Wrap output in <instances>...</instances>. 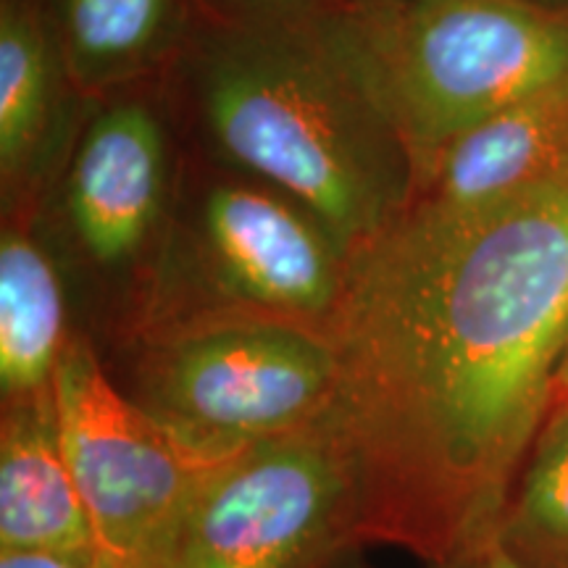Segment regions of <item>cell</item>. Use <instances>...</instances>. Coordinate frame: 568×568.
<instances>
[{"instance_id": "obj_6", "label": "cell", "mask_w": 568, "mask_h": 568, "mask_svg": "<svg viewBox=\"0 0 568 568\" xmlns=\"http://www.w3.org/2000/svg\"><path fill=\"white\" fill-rule=\"evenodd\" d=\"M345 450L324 424L219 460L142 568H361Z\"/></svg>"}, {"instance_id": "obj_4", "label": "cell", "mask_w": 568, "mask_h": 568, "mask_svg": "<svg viewBox=\"0 0 568 568\" xmlns=\"http://www.w3.org/2000/svg\"><path fill=\"white\" fill-rule=\"evenodd\" d=\"M176 209V205H174ZM347 255L301 205L219 166L169 216L126 343L195 318L251 316L329 329Z\"/></svg>"}, {"instance_id": "obj_17", "label": "cell", "mask_w": 568, "mask_h": 568, "mask_svg": "<svg viewBox=\"0 0 568 568\" xmlns=\"http://www.w3.org/2000/svg\"><path fill=\"white\" fill-rule=\"evenodd\" d=\"M426 568H514V564L503 556V550L497 548L493 539V542L460 552V556L437 560V564H426Z\"/></svg>"}, {"instance_id": "obj_15", "label": "cell", "mask_w": 568, "mask_h": 568, "mask_svg": "<svg viewBox=\"0 0 568 568\" xmlns=\"http://www.w3.org/2000/svg\"><path fill=\"white\" fill-rule=\"evenodd\" d=\"M326 0H193L197 17L222 24H276L322 11Z\"/></svg>"}, {"instance_id": "obj_12", "label": "cell", "mask_w": 568, "mask_h": 568, "mask_svg": "<svg viewBox=\"0 0 568 568\" xmlns=\"http://www.w3.org/2000/svg\"><path fill=\"white\" fill-rule=\"evenodd\" d=\"M61 88L74 90L40 0H0V180L6 203L30 193L53 151Z\"/></svg>"}, {"instance_id": "obj_8", "label": "cell", "mask_w": 568, "mask_h": 568, "mask_svg": "<svg viewBox=\"0 0 568 568\" xmlns=\"http://www.w3.org/2000/svg\"><path fill=\"white\" fill-rule=\"evenodd\" d=\"M172 145L159 103L138 88L103 98L74 140L61 211L77 253L105 274L161 251L174 209Z\"/></svg>"}, {"instance_id": "obj_11", "label": "cell", "mask_w": 568, "mask_h": 568, "mask_svg": "<svg viewBox=\"0 0 568 568\" xmlns=\"http://www.w3.org/2000/svg\"><path fill=\"white\" fill-rule=\"evenodd\" d=\"M98 550L59 437L53 393L3 403L0 552Z\"/></svg>"}, {"instance_id": "obj_10", "label": "cell", "mask_w": 568, "mask_h": 568, "mask_svg": "<svg viewBox=\"0 0 568 568\" xmlns=\"http://www.w3.org/2000/svg\"><path fill=\"white\" fill-rule=\"evenodd\" d=\"M74 92L109 98L169 74L197 21L193 0H40Z\"/></svg>"}, {"instance_id": "obj_13", "label": "cell", "mask_w": 568, "mask_h": 568, "mask_svg": "<svg viewBox=\"0 0 568 568\" xmlns=\"http://www.w3.org/2000/svg\"><path fill=\"white\" fill-rule=\"evenodd\" d=\"M67 287L53 251L30 226L6 222L0 234V395L3 403L53 393L67 347Z\"/></svg>"}, {"instance_id": "obj_9", "label": "cell", "mask_w": 568, "mask_h": 568, "mask_svg": "<svg viewBox=\"0 0 568 568\" xmlns=\"http://www.w3.org/2000/svg\"><path fill=\"white\" fill-rule=\"evenodd\" d=\"M568 166V80L458 134L416 172L406 213L464 216L516 197Z\"/></svg>"}, {"instance_id": "obj_5", "label": "cell", "mask_w": 568, "mask_h": 568, "mask_svg": "<svg viewBox=\"0 0 568 568\" xmlns=\"http://www.w3.org/2000/svg\"><path fill=\"white\" fill-rule=\"evenodd\" d=\"M124 393L211 458L322 424L337 393L324 332L219 316L132 339Z\"/></svg>"}, {"instance_id": "obj_19", "label": "cell", "mask_w": 568, "mask_h": 568, "mask_svg": "<svg viewBox=\"0 0 568 568\" xmlns=\"http://www.w3.org/2000/svg\"><path fill=\"white\" fill-rule=\"evenodd\" d=\"M542 3H548V6H552V9L568 11V0H542Z\"/></svg>"}, {"instance_id": "obj_14", "label": "cell", "mask_w": 568, "mask_h": 568, "mask_svg": "<svg viewBox=\"0 0 568 568\" xmlns=\"http://www.w3.org/2000/svg\"><path fill=\"white\" fill-rule=\"evenodd\" d=\"M495 545L514 568H568V397L552 400L518 468Z\"/></svg>"}, {"instance_id": "obj_3", "label": "cell", "mask_w": 568, "mask_h": 568, "mask_svg": "<svg viewBox=\"0 0 568 568\" xmlns=\"http://www.w3.org/2000/svg\"><path fill=\"white\" fill-rule=\"evenodd\" d=\"M322 30L418 166L568 80V11L542 0H326Z\"/></svg>"}, {"instance_id": "obj_1", "label": "cell", "mask_w": 568, "mask_h": 568, "mask_svg": "<svg viewBox=\"0 0 568 568\" xmlns=\"http://www.w3.org/2000/svg\"><path fill=\"white\" fill-rule=\"evenodd\" d=\"M324 426L366 545L493 542L568 351V166L464 216L403 213L347 264Z\"/></svg>"}, {"instance_id": "obj_16", "label": "cell", "mask_w": 568, "mask_h": 568, "mask_svg": "<svg viewBox=\"0 0 568 568\" xmlns=\"http://www.w3.org/2000/svg\"><path fill=\"white\" fill-rule=\"evenodd\" d=\"M0 568H119L101 550L90 552H0Z\"/></svg>"}, {"instance_id": "obj_7", "label": "cell", "mask_w": 568, "mask_h": 568, "mask_svg": "<svg viewBox=\"0 0 568 568\" xmlns=\"http://www.w3.org/2000/svg\"><path fill=\"white\" fill-rule=\"evenodd\" d=\"M53 403L63 458L98 550L119 568H142L219 458L195 450L132 400L80 335L55 372Z\"/></svg>"}, {"instance_id": "obj_18", "label": "cell", "mask_w": 568, "mask_h": 568, "mask_svg": "<svg viewBox=\"0 0 568 568\" xmlns=\"http://www.w3.org/2000/svg\"><path fill=\"white\" fill-rule=\"evenodd\" d=\"M568 397V351L564 355V364L558 368V379H556V395H552V400H564Z\"/></svg>"}, {"instance_id": "obj_2", "label": "cell", "mask_w": 568, "mask_h": 568, "mask_svg": "<svg viewBox=\"0 0 568 568\" xmlns=\"http://www.w3.org/2000/svg\"><path fill=\"white\" fill-rule=\"evenodd\" d=\"M169 74L205 151L301 205L347 264L408 211L416 163L322 30L197 17Z\"/></svg>"}]
</instances>
